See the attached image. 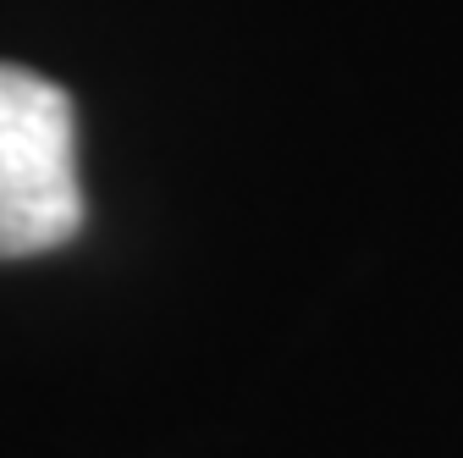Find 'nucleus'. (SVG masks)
Instances as JSON below:
<instances>
[{"instance_id":"obj_1","label":"nucleus","mask_w":463,"mask_h":458,"mask_svg":"<svg viewBox=\"0 0 463 458\" xmlns=\"http://www.w3.org/2000/svg\"><path fill=\"white\" fill-rule=\"evenodd\" d=\"M78 117L50 78L0 62V260L50 254L78 238Z\"/></svg>"}]
</instances>
